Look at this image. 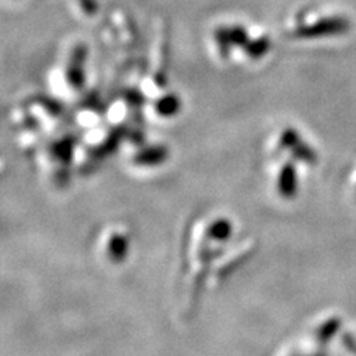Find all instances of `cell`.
Returning <instances> with one entry per match:
<instances>
[{
    "instance_id": "6da1fadb",
    "label": "cell",
    "mask_w": 356,
    "mask_h": 356,
    "mask_svg": "<svg viewBox=\"0 0 356 356\" xmlns=\"http://www.w3.org/2000/svg\"><path fill=\"white\" fill-rule=\"evenodd\" d=\"M221 44H229V43H242L245 40V31L242 29H222L218 33L217 38Z\"/></svg>"
},
{
    "instance_id": "7a4b0ae2",
    "label": "cell",
    "mask_w": 356,
    "mask_h": 356,
    "mask_svg": "<svg viewBox=\"0 0 356 356\" xmlns=\"http://www.w3.org/2000/svg\"><path fill=\"white\" fill-rule=\"evenodd\" d=\"M178 108H180V102H178V99L172 95L162 98L158 103V111L162 116H171Z\"/></svg>"
},
{
    "instance_id": "3957f363",
    "label": "cell",
    "mask_w": 356,
    "mask_h": 356,
    "mask_svg": "<svg viewBox=\"0 0 356 356\" xmlns=\"http://www.w3.org/2000/svg\"><path fill=\"white\" fill-rule=\"evenodd\" d=\"M269 51V40L267 39H259L251 43V48H248V52L254 57H260Z\"/></svg>"
}]
</instances>
